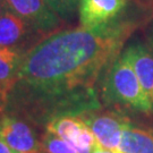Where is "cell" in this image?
Returning <instances> with one entry per match:
<instances>
[{
  "instance_id": "obj_1",
  "label": "cell",
  "mask_w": 153,
  "mask_h": 153,
  "mask_svg": "<svg viewBox=\"0 0 153 153\" xmlns=\"http://www.w3.org/2000/svg\"><path fill=\"white\" fill-rule=\"evenodd\" d=\"M136 27L135 21L118 18L45 36L23 56L5 112L45 127L59 117L101 109V79Z\"/></svg>"
},
{
  "instance_id": "obj_2",
  "label": "cell",
  "mask_w": 153,
  "mask_h": 153,
  "mask_svg": "<svg viewBox=\"0 0 153 153\" xmlns=\"http://www.w3.org/2000/svg\"><path fill=\"white\" fill-rule=\"evenodd\" d=\"M100 100L105 107H112L118 111L153 114L152 103L124 50L104 73L100 83Z\"/></svg>"
},
{
  "instance_id": "obj_3",
  "label": "cell",
  "mask_w": 153,
  "mask_h": 153,
  "mask_svg": "<svg viewBox=\"0 0 153 153\" xmlns=\"http://www.w3.org/2000/svg\"><path fill=\"white\" fill-rule=\"evenodd\" d=\"M4 7L32 25L44 38L64 27V19L45 0H4Z\"/></svg>"
},
{
  "instance_id": "obj_4",
  "label": "cell",
  "mask_w": 153,
  "mask_h": 153,
  "mask_svg": "<svg viewBox=\"0 0 153 153\" xmlns=\"http://www.w3.org/2000/svg\"><path fill=\"white\" fill-rule=\"evenodd\" d=\"M82 119L92 131L99 145L105 150L119 151L123 131L129 121L118 110H93L81 115Z\"/></svg>"
},
{
  "instance_id": "obj_5",
  "label": "cell",
  "mask_w": 153,
  "mask_h": 153,
  "mask_svg": "<svg viewBox=\"0 0 153 153\" xmlns=\"http://www.w3.org/2000/svg\"><path fill=\"white\" fill-rule=\"evenodd\" d=\"M0 140L13 153H42L41 140L32 124L5 111L0 114Z\"/></svg>"
},
{
  "instance_id": "obj_6",
  "label": "cell",
  "mask_w": 153,
  "mask_h": 153,
  "mask_svg": "<svg viewBox=\"0 0 153 153\" xmlns=\"http://www.w3.org/2000/svg\"><path fill=\"white\" fill-rule=\"evenodd\" d=\"M45 131H51L71 143L78 153H92L101 148L81 116H64L56 118L45 125Z\"/></svg>"
},
{
  "instance_id": "obj_7",
  "label": "cell",
  "mask_w": 153,
  "mask_h": 153,
  "mask_svg": "<svg viewBox=\"0 0 153 153\" xmlns=\"http://www.w3.org/2000/svg\"><path fill=\"white\" fill-rule=\"evenodd\" d=\"M44 36L23 18L4 10L0 17V48H10L26 52Z\"/></svg>"
},
{
  "instance_id": "obj_8",
  "label": "cell",
  "mask_w": 153,
  "mask_h": 153,
  "mask_svg": "<svg viewBox=\"0 0 153 153\" xmlns=\"http://www.w3.org/2000/svg\"><path fill=\"white\" fill-rule=\"evenodd\" d=\"M126 0H79L78 17L81 26L94 28L118 19L125 9Z\"/></svg>"
},
{
  "instance_id": "obj_9",
  "label": "cell",
  "mask_w": 153,
  "mask_h": 153,
  "mask_svg": "<svg viewBox=\"0 0 153 153\" xmlns=\"http://www.w3.org/2000/svg\"><path fill=\"white\" fill-rule=\"evenodd\" d=\"M153 107V48L148 43L135 42L124 49Z\"/></svg>"
},
{
  "instance_id": "obj_10",
  "label": "cell",
  "mask_w": 153,
  "mask_h": 153,
  "mask_svg": "<svg viewBox=\"0 0 153 153\" xmlns=\"http://www.w3.org/2000/svg\"><path fill=\"white\" fill-rule=\"evenodd\" d=\"M119 150L123 153H153V133L129 120L123 131Z\"/></svg>"
},
{
  "instance_id": "obj_11",
  "label": "cell",
  "mask_w": 153,
  "mask_h": 153,
  "mask_svg": "<svg viewBox=\"0 0 153 153\" xmlns=\"http://www.w3.org/2000/svg\"><path fill=\"white\" fill-rule=\"evenodd\" d=\"M24 52L10 48H0V85L9 92L15 82Z\"/></svg>"
},
{
  "instance_id": "obj_12",
  "label": "cell",
  "mask_w": 153,
  "mask_h": 153,
  "mask_svg": "<svg viewBox=\"0 0 153 153\" xmlns=\"http://www.w3.org/2000/svg\"><path fill=\"white\" fill-rule=\"evenodd\" d=\"M42 153H78L71 143L51 131H45L41 140Z\"/></svg>"
},
{
  "instance_id": "obj_13",
  "label": "cell",
  "mask_w": 153,
  "mask_h": 153,
  "mask_svg": "<svg viewBox=\"0 0 153 153\" xmlns=\"http://www.w3.org/2000/svg\"><path fill=\"white\" fill-rule=\"evenodd\" d=\"M53 10L64 19L68 21L78 11L79 0H45Z\"/></svg>"
},
{
  "instance_id": "obj_14",
  "label": "cell",
  "mask_w": 153,
  "mask_h": 153,
  "mask_svg": "<svg viewBox=\"0 0 153 153\" xmlns=\"http://www.w3.org/2000/svg\"><path fill=\"white\" fill-rule=\"evenodd\" d=\"M7 98H8V91L4 86L0 85V114L4 112L7 104Z\"/></svg>"
},
{
  "instance_id": "obj_15",
  "label": "cell",
  "mask_w": 153,
  "mask_h": 153,
  "mask_svg": "<svg viewBox=\"0 0 153 153\" xmlns=\"http://www.w3.org/2000/svg\"><path fill=\"white\" fill-rule=\"evenodd\" d=\"M0 153H13V151L9 149V146L1 140H0Z\"/></svg>"
},
{
  "instance_id": "obj_16",
  "label": "cell",
  "mask_w": 153,
  "mask_h": 153,
  "mask_svg": "<svg viewBox=\"0 0 153 153\" xmlns=\"http://www.w3.org/2000/svg\"><path fill=\"white\" fill-rule=\"evenodd\" d=\"M92 153H123V152H119V151H111V150H105V149H97L95 151H93Z\"/></svg>"
},
{
  "instance_id": "obj_17",
  "label": "cell",
  "mask_w": 153,
  "mask_h": 153,
  "mask_svg": "<svg viewBox=\"0 0 153 153\" xmlns=\"http://www.w3.org/2000/svg\"><path fill=\"white\" fill-rule=\"evenodd\" d=\"M149 45H151L153 48V24L151 25V27L149 30V42H148Z\"/></svg>"
},
{
  "instance_id": "obj_18",
  "label": "cell",
  "mask_w": 153,
  "mask_h": 153,
  "mask_svg": "<svg viewBox=\"0 0 153 153\" xmlns=\"http://www.w3.org/2000/svg\"><path fill=\"white\" fill-rule=\"evenodd\" d=\"M5 10V7H4V0H0V17L2 15V13Z\"/></svg>"
}]
</instances>
